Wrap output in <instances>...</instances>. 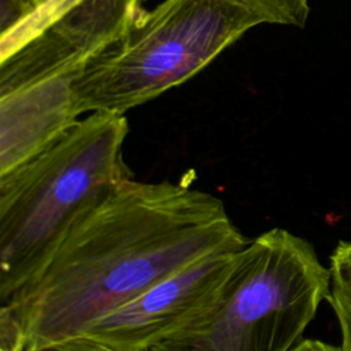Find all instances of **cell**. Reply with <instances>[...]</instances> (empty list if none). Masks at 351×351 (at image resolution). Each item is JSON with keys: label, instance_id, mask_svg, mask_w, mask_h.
<instances>
[{"label": "cell", "instance_id": "obj_7", "mask_svg": "<svg viewBox=\"0 0 351 351\" xmlns=\"http://www.w3.org/2000/svg\"><path fill=\"white\" fill-rule=\"evenodd\" d=\"M74 81L49 78L0 96V174L41 152L80 119Z\"/></svg>", "mask_w": 351, "mask_h": 351}, {"label": "cell", "instance_id": "obj_11", "mask_svg": "<svg viewBox=\"0 0 351 351\" xmlns=\"http://www.w3.org/2000/svg\"><path fill=\"white\" fill-rule=\"evenodd\" d=\"M36 10L33 0H1L0 33L7 32Z\"/></svg>", "mask_w": 351, "mask_h": 351}, {"label": "cell", "instance_id": "obj_12", "mask_svg": "<svg viewBox=\"0 0 351 351\" xmlns=\"http://www.w3.org/2000/svg\"><path fill=\"white\" fill-rule=\"evenodd\" d=\"M44 1H45V0H33V3L36 4V8H37V7H38L41 3H44Z\"/></svg>", "mask_w": 351, "mask_h": 351}, {"label": "cell", "instance_id": "obj_9", "mask_svg": "<svg viewBox=\"0 0 351 351\" xmlns=\"http://www.w3.org/2000/svg\"><path fill=\"white\" fill-rule=\"evenodd\" d=\"M81 0H45L32 14L4 33H0V59L15 52L48 23Z\"/></svg>", "mask_w": 351, "mask_h": 351}, {"label": "cell", "instance_id": "obj_8", "mask_svg": "<svg viewBox=\"0 0 351 351\" xmlns=\"http://www.w3.org/2000/svg\"><path fill=\"white\" fill-rule=\"evenodd\" d=\"M330 287L326 298L340 328V350L351 351V241L340 240L329 256Z\"/></svg>", "mask_w": 351, "mask_h": 351}, {"label": "cell", "instance_id": "obj_6", "mask_svg": "<svg viewBox=\"0 0 351 351\" xmlns=\"http://www.w3.org/2000/svg\"><path fill=\"white\" fill-rule=\"evenodd\" d=\"M144 0H81L0 60V96L49 78H77L117 44Z\"/></svg>", "mask_w": 351, "mask_h": 351}, {"label": "cell", "instance_id": "obj_2", "mask_svg": "<svg viewBox=\"0 0 351 351\" xmlns=\"http://www.w3.org/2000/svg\"><path fill=\"white\" fill-rule=\"evenodd\" d=\"M128 132L125 114L92 111L0 174V303L41 269L78 218L132 178Z\"/></svg>", "mask_w": 351, "mask_h": 351}, {"label": "cell", "instance_id": "obj_5", "mask_svg": "<svg viewBox=\"0 0 351 351\" xmlns=\"http://www.w3.org/2000/svg\"><path fill=\"white\" fill-rule=\"evenodd\" d=\"M237 251L210 252L177 269L95 321L63 351H160L214 307Z\"/></svg>", "mask_w": 351, "mask_h": 351}, {"label": "cell", "instance_id": "obj_3", "mask_svg": "<svg viewBox=\"0 0 351 351\" xmlns=\"http://www.w3.org/2000/svg\"><path fill=\"white\" fill-rule=\"evenodd\" d=\"M329 287L314 247L273 228L237 251L214 307L160 351L296 350Z\"/></svg>", "mask_w": 351, "mask_h": 351}, {"label": "cell", "instance_id": "obj_1", "mask_svg": "<svg viewBox=\"0 0 351 351\" xmlns=\"http://www.w3.org/2000/svg\"><path fill=\"white\" fill-rule=\"evenodd\" d=\"M247 243L219 197L129 178L78 218L41 269L0 303V348L63 351L177 269Z\"/></svg>", "mask_w": 351, "mask_h": 351}, {"label": "cell", "instance_id": "obj_4", "mask_svg": "<svg viewBox=\"0 0 351 351\" xmlns=\"http://www.w3.org/2000/svg\"><path fill=\"white\" fill-rule=\"evenodd\" d=\"M265 23L241 0H163L74 81L80 114H125L192 78Z\"/></svg>", "mask_w": 351, "mask_h": 351}, {"label": "cell", "instance_id": "obj_10", "mask_svg": "<svg viewBox=\"0 0 351 351\" xmlns=\"http://www.w3.org/2000/svg\"><path fill=\"white\" fill-rule=\"evenodd\" d=\"M265 23L303 27L310 14V0H241Z\"/></svg>", "mask_w": 351, "mask_h": 351}]
</instances>
